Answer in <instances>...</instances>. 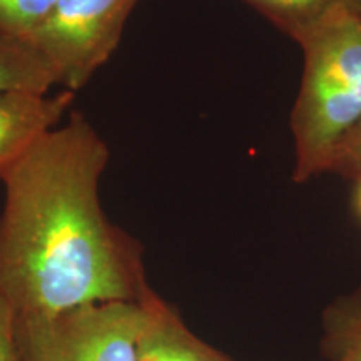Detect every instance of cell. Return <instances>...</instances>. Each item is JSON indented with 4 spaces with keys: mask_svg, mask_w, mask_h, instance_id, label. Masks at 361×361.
<instances>
[{
    "mask_svg": "<svg viewBox=\"0 0 361 361\" xmlns=\"http://www.w3.org/2000/svg\"><path fill=\"white\" fill-rule=\"evenodd\" d=\"M109 147L82 114L42 135L4 176L0 298L16 322L139 301L142 247L99 200Z\"/></svg>",
    "mask_w": 361,
    "mask_h": 361,
    "instance_id": "6da1fadb",
    "label": "cell"
},
{
    "mask_svg": "<svg viewBox=\"0 0 361 361\" xmlns=\"http://www.w3.org/2000/svg\"><path fill=\"white\" fill-rule=\"evenodd\" d=\"M303 78L291 112L293 179L331 171L338 152L361 128V20L341 8L300 42Z\"/></svg>",
    "mask_w": 361,
    "mask_h": 361,
    "instance_id": "7a4b0ae2",
    "label": "cell"
},
{
    "mask_svg": "<svg viewBox=\"0 0 361 361\" xmlns=\"http://www.w3.org/2000/svg\"><path fill=\"white\" fill-rule=\"evenodd\" d=\"M139 301L87 305L49 319H13L20 361H139Z\"/></svg>",
    "mask_w": 361,
    "mask_h": 361,
    "instance_id": "3957f363",
    "label": "cell"
},
{
    "mask_svg": "<svg viewBox=\"0 0 361 361\" xmlns=\"http://www.w3.org/2000/svg\"><path fill=\"white\" fill-rule=\"evenodd\" d=\"M137 0H57L29 35L66 90L82 89L109 61Z\"/></svg>",
    "mask_w": 361,
    "mask_h": 361,
    "instance_id": "277c9868",
    "label": "cell"
},
{
    "mask_svg": "<svg viewBox=\"0 0 361 361\" xmlns=\"http://www.w3.org/2000/svg\"><path fill=\"white\" fill-rule=\"evenodd\" d=\"M74 94L66 89L54 96L0 94V180L42 135L57 128L74 101Z\"/></svg>",
    "mask_w": 361,
    "mask_h": 361,
    "instance_id": "5b68a950",
    "label": "cell"
},
{
    "mask_svg": "<svg viewBox=\"0 0 361 361\" xmlns=\"http://www.w3.org/2000/svg\"><path fill=\"white\" fill-rule=\"evenodd\" d=\"M144 323L137 338L139 361H233L184 324L173 306L149 288L142 296Z\"/></svg>",
    "mask_w": 361,
    "mask_h": 361,
    "instance_id": "8992f818",
    "label": "cell"
},
{
    "mask_svg": "<svg viewBox=\"0 0 361 361\" xmlns=\"http://www.w3.org/2000/svg\"><path fill=\"white\" fill-rule=\"evenodd\" d=\"M56 75L29 39L0 30V94H49Z\"/></svg>",
    "mask_w": 361,
    "mask_h": 361,
    "instance_id": "52a82bcc",
    "label": "cell"
},
{
    "mask_svg": "<svg viewBox=\"0 0 361 361\" xmlns=\"http://www.w3.org/2000/svg\"><path fill=\"white\" fill-rule=\"evenodd\" d=\"M322 328L326 361H361V286L323 311Z\"/></svg>",
    "mask_w": 361,
    "mask_h": 361,
    "instance_id": "ba28073f",
    "label": "cell"
},
{
    "mask_svg": "<svg viewBox=\"0 0 361 361\" xmlns=\"http://www.w3.org/2000/svg\"><path fill=\"white\" fill-rule=\"evenodd\" d=\"M298 44L351 0H245Z\"/></svg>",
    "mask_w": 361,
    "mask_h": 361,
    "instance_id": "9c48e42d",
    "label": "cell"
},
{
    "mask_svg": "<svg viewBox=\"0 0 361 361\" xmlns=\"http://www.w3.org/2000/svg\"><path fill=\"white\" fill-rule=\"evenodd\" d=\"M57 0H0V30L29 39Z\"/></svg>",
    "mask_w": 361,
    "mask_h": 361,
    "instance_id": "30bf717a",
    "label": "cell"
},
{
    "mask_svg": "<svg viewBox=\"0 0 361 361\" xmlns=\"http://www.w3.org/2000/svg\"><path fill=\"white\" fill-rule=\"evenodd\" d=\"M331 173L346 176L355 179L361 174V128L348 139V142L338 152L331 166Z\"/></svg>",
    "mask_w": 361,
    "mask_h": 361,
    "instance_id": "8fae6325",
    "label": "cell"
},
{
    "mask_svg": "<svg viewBox=\"0 0 361 361\" xmlns=\"http://www.w3.org/2000/svg\"><path fill=\"white\" fill-rule=\"evenodd\" d=\"M0 361H20L13 336V318L6 301L0 298Z\"/></svg>",
    "mask_w": 361,
    "mask_h": 361,
    "instance_id": "7c38bea8",
    "label": "cell"
},
{
    "mask_svg": "<svg viewBox=\"0 0 361 361\" xmlns=\"http://www.w3.org/2000/svg\"><path fill=\"white\" fill-rule=\"evenodd\" d=\"M355 197H353V202H355V209L356 213H358V216L361 218V174L356 176L355 178Z\"/></svg>",
    "mask_w": 361,
    "mask_h": 361,
    "instance_id": "4fadbf2b",
    "label": "cell"
},
{
    "mask_svg": "<svg viewBox=\"0 0 361 361\" xmlns=\"http://www.w3.org/2000/svg\"><path fill=\"white\" fill-rule=\"evenodd\" d=\"M350 8L356 13V16H358V19L361 20V0H351Z\"/></svg>",
    "mask_w": 361,
    "mask_h": 361,
    "instance_id": "5bb4252c",
    "label": "cell"
}]
</instances>
